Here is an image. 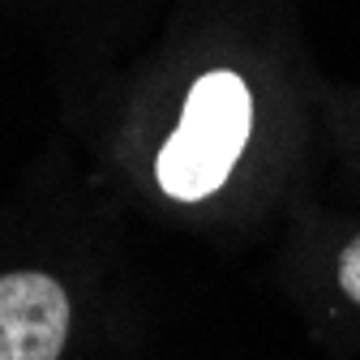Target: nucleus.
<instances>
[{
    "instance_id": "f257e3e1",
    "label": "nucleus",
    "mask_w": 360,
    "mask_h": 360,
    "mask_svg": "<svg viewBox=\"0 0 360 360\" xmlns=\"http://www.w3.org/2000/svg\"><path fill=\"white\" fill-rule=\"evenodd\" d=\"M249 124H253L249 86L228 69L202 73L189 90L180 129L159 150L155 172H159L163 193H172L180 202L210 198L236 167V159L249 142Z\"/></svg>"
},
{
    "instance_id": "f03ea898",
    "label": "nucleus",
    "mask_w": 360,
    "mask_h": 360,
    "mask_svg": "<svg viewBox=\"0 0 360 360\" xmlns=\"http://www.w3.org/2000/svg\"><path fill=\"white\" fill-rule=\"evenodd\" d=\"M69 335V296L52 275H0V360H56Z\"/></svg>"
},
{
    "instance_id": "7ed1b4c3",
    "label": "nucleus",
    "mask_w": 360,
    "mask_h": 360,
    "mask_svg": "<svg viewBox=\"0 0 360 360\" xmlns=\"http://www.w3.org/2000/svg\"><path fill=\"white\" fill-rule=\"evenodd\" d=\"M339 288L360 304V236L343 249V257H339Z\"/></svg>"
}]
</instances>
